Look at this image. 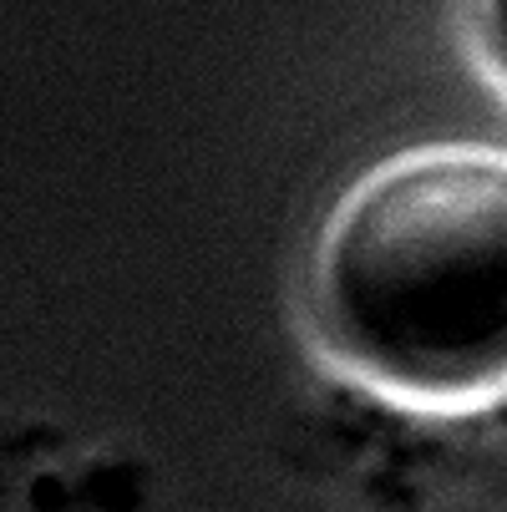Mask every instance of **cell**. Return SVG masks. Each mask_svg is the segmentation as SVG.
Masks as SVG:
<instances>
[{
	"instance_id": "cell-1",
	"label": "cell",
	"mask_w": 507,
	"mask_h": 512,
	"mask_svg": "<svg viewBox=\"0 0 507 512\" xmlns=\"http://www.w3.org/2000/svg\"><path fill=\"white\" fill-rule=\"evenodd\" d=\"M320 295L340 350L386 386H507V163L447 153L366 183L325 244Z\"/></svg>"
},
{
	"instance_id": "cell-2",
	"label": "cell",
	"mask_w": 507,
	"mask_h": 512,
	"mask_svg": "<svg viewBox=\"0 0 507 512\" xmlns=\"http://www.w3.org/2000/svg\"><path fill=\"white\" fill-rule=\"evenodd\" d=\"M482 26H487V46L497 66L507 71V0H482Z\"/></svg>"
}]
</instances>
